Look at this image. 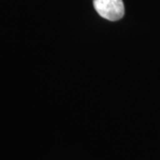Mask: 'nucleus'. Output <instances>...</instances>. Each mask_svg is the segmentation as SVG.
Instances as JSON below:
<instances>
[{
  "label": "nucleus",
  "mask_w": 160,
  "mask_h": 160,
  "mask_svg": "<svg viewBox=\"0 0 160 160\" xmlns=\"http://www.w3.org/2000/svg\"><path fill=\"white\" fill-rule=\"evenodd\" d=\"M93 6L102 17L111 22L118 21L125 14L123 0H93Z\"/></svg>",
  "instance_id": "obj_1"
}]
</instances>
